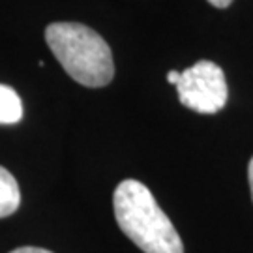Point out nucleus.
I'll list each match as a JSON object with an SVG mask.
<instances>
[{
    "label": "nucleus",
    "mask_w": 253,
    "mask_h": 253,
    "mask_svg": "<svg viewBox=\"0 0 253 253\" xmlns=\"http://www.w3.org/2000/svg\"><path fill=\"white\" fill-rule=\"evenodd\" d=\"M174 86L182 105L201 115L221 111L229 98L225 73L212 60H199L180 72Z\"/></svg>",
    "instance_id": "nucleus-3"
},
{
    "label": "nucleus",
    "mask_w": 253,
    "mask_h": 253,
    "mask_svg": "<svg viewBox=\"0 0 253 253\" xmlns=\"http://www.w3.org/2000/svg\"><path fill=\"white\" fill-rule=\"evenodd\" d=\"M113 208L122 233L145 253H184L178 231L145 184L133 178L120 182Z\"/></svg>",
    "instance_id": "nucleus-1"
},
{
    "label": "nucleus",
    "mask_w": 253,
    "mask_h": 253,
    "mask_svg": "<svg viewBox=\"0 0 253 253\" xmlns=\"http://www.w3.org/2000/svg\"><path fill=\"white\" fill-rule=\"evenodd\" d=\"M45 42L64 72L83 86H107L115 77V62L107 42L81 23H51Z\"/></svg>",
    "instance_id": "nucleus-2"
},
{
    "label": "nucleus",
    "mask_w": 253,
    "mask_h": 253,
    "mask_svg": "<svg viewBox=\"0 0 253 253\" xmlns=\"http://www.w3.org/2000/svg\"><path fill=\"white\" fill-rule=\"evenodd\" d=\"M248 180H250V191H252L253 199V158L250 160V165H248Z\"/></svg>",
    "instance_id": "nucleus-8"
},
{
    "label": "nucleus",
    "mask_w": 253,
    "mask_h": 253,
    "mask_svg": "<svg viewBox=\"0 0 253 253\" xmlns=\"http://www.w3.org/2000/svg\"><path fill=\"white\" fill-rule=\"evenodd\" d=\"M21 205V190L15 176L0 165V217H8L17 212Z\"/></svg>",
    "instance_id": "nucleus-4"
},
{
    "label": "nucleus",
    "mask_w": 253,
    "mask_h": 253,
    "mask_svg": "<svg viewBox=\"0 0 253 253\" xmlns=\"http://www.w3.org/2000/svg\"><path fill=\"white\" fill-rule=\"evenodd\" d=\"M212 6H216V8H221V9H225V8H229L231 6V2L233 0H208Z\"/></svg>",
    "instance_id": "nucleus-7"
},
{
    "label": "nucleus",
    "mask_w": 253,
    "mask_h": 253,
    "mask_svg": "<svg viewBox=\"0 0 253 253\" xmlns=\"http://www.w3.org/2000/svg\"><path fill=\"white\" fill-rule=\"evenodd\" d=\"M178 77H180V72H176V70H171V72L167 73V81L171 83V84H176Z\"/></svg>",
    "instance_id": "nucleus-9"
},
{
    "label": "nucleus",
    "mask_w": 253,
    "mask_h": 253,
    "mask_svg": "<svg viewBox=\"0 0 253 253\" xmlns=\"http://www.w3.org/2000/svg\"><path fill=\"white\" fill-rule=\"evenodd\" d=\"M9 253H53L49 250H43V248H34V246H23V248H17Z\"/></svg>",
    "instance_id": "nucleus-6"
},
{
    "label": "nucleus",
    "mask_w": 253,
    "mask_h": 253,
    "mask_svg": "<svg viewBox=\"0 0 253 253\" xmlns=\"http://www.w3.org/2000/svg\"><path fill=\"white\" fill-rule=\"evenodd\" d=\"M23 118V101L8 84H0V124H17Z\"/></svg>",
    "instance_id": "nucleus-5"
}]
</instances>
